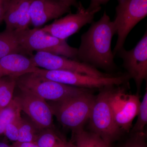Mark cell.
Returning <instances> with one entry per match:
<instances>
[{"instance_id":"obj_1","label":"cell","mask_w":147,"mask_h":147,"mask_svg":"<svg viewBox=\"0 0 147 147\" xmlns=\"http://www.w3.org/2000/svg\"><path fill=\"white\" fill-rule=\"evenodd\" d=\"M116 30L113 21L106 11L101 18L93 22L81 37L77 59L96 68L111 71L117 66L114 61L111 43Z\"/></svg>"},{"instance_id":"obj_2","label":"cell","mask_w":147,"mask_h":147,"mask_svg":"<svg viewBox=\"0 0 147 147\" xmlns=\"http://www.w3.org/2000/svg\"><path fill=\"white\" fill-rule=\"evenodd\" d=\"M115 86L104 87L96 96L89 120L92 132L108 145L118 140L122 131L117 125L110 105V97Z\"/></svg>"},{"instance_id":"obj_3","label":"cell","mask_w":147,"mask_h":147,"mask_svg":"<svg viewBox=\"0 0 147 147\" xmlns=\"http://www.w3.org/2000/svg\"><path fill=\"white\" fill-rule=\"evenodd\" d=\"M14 32L18 43L28 54L34 51L47 52L78 61V48L71 47L66 40L53 36L42 28H28Z\"/></svg>"},{"instance_id":"obj_4","label":"cell","mask_w":147,"mask_h":147,"mask_svg":"<svg viewBox=\"0 0 147 147\" xmlns=\"http://www.w3.org/2000/svg\"><path fill=\"white\" fill-rule=\"evenodd\" d=\"M16 85L20 90L31 92L44 100L59 102L92 90L71 86L46 79L32 72L16 79Z\"/></svg>"},{"instance_id":"obj_5","label":"cell","mask_w":147,"mask_h":147,"mask_svg":"<svg viewBox=\"0 0 147 147\" xmlns=\"http://www.w3.org/2000/svg\"><path fill=\"white\" fill-rule=\"evenodd\" d=\"M91 90L63 101L55 102L51 106L53 115L64 127L72 131L83 127L89 119L96 96Z\"/></svg>"},{"instance_id":"obj_6","label":"cell","mask_w":147,"mask_h":147,"mask_svg":"<svg viewBox=\"0 0 147 147\" xmlns=\"http://www.w3.org/2000/svg\"><path fill=\"white\" fill-rule=\"evenodd\" d=\"M35 72L52 81L71 86L91 90L100 89L105 87L125 85L130 79L127 73L97 77L72 71L48 70L40 68L38 69Z\"/></svg>"},{"instance_id":"obj_7","label":"cell","mask_w":147,"mask_h":147,"mask_svg":"<svg viewBox=\"0 0 147 147\" xmlns=\"http://www.w3.org/2000/svg\"><path fill=\"white\" fill-rule=\"evenodd\" d=\"M118 2L113 21L118 37L113 51L114 56L124 47L131 30L147 15V0H118Z\"/></svg>"},{"instance_id":"obj_8","label":"cell","mask_w":147,"mask_h":147,"mask_svg":"<svg viewBox=\"0 0 147 147\" xmlns=\"http://www.w3.org/2000/svg\"><path fill=\"white\" fill-rule=\"evenodd\" d=\"M114 87L110 94V102L114 118L121 130L128 133L139 112L141 102L139 94H128L123 88Z\"/></svg>"},{"instance_id":"obj_9","label":"cell","mask_w":147,"mask_h":147,"mask_svg":"<svg viewBox=\"0 0 147 147\" xmlns=\"http://www.w3.org/2000/svg\"><path fill=\"white\" fill-rule=\"evenodd\" d=\"M30 58L36 67L46 70L70 71L97 77L111 74L103 73L94 67L82 62L47 52H36Z\"/></svg>"},{"instance_id":"obj_10","label":"cell","mask_w":147,"mask_h":147,"mask_svg":"<svg viewBox=\"0 0 147 147\" xmlns=\"http://www.w3.org/2000/svg\"><path fill=\"white\" fill-rule=\"evenodd\" d=\"M77 7L76 13H69L57 19L52 24L43 27L42 30L53 36L66 40L86 25L92 24L95 15L101 9V7L94 9H85L81 3H79Z\"/></svg>"},{"instance_id":"obj_11","label":"cell","mask_w":147,"mask_h":147,"mask_svg":"<svg viewBox=\"0 0 147 147\" xmlns=\"http://www.w3.org/2000/svg\"><path fill=\"white\" fill-rule=\"evenodd\" d=\"M117 55L122 59L123 67L130 79L134 80L139 92L147 78V30L134 48L127 50L123 47Z\"/></svg>"},{"instance_id":"obj_12","label":"cell","mask_w":147,"mask_h":147,"mask_svg":"<svg viewBox=\"0 0 147 147\" xmlns=\"http://www.w3.org/2000/svg\"><path fill=\"white\" fill-rule=\"evenodd\" d=\"M21 90V94L13 98L21 111L40 130L53 128V110L46 100L28 91Z\"/></svg>"},{"instance_id":"obj_13","label":"cell","mask_w":147,"mask_h":147,"mask_svg":"<svg viewBox=\"0 0 147 147\" xmlns=\"http://www.w3.org/2000/svg\"><path fill=\"white\" fill-rule=\"evenodd\" d=\"M70 7L56 0H32L30 9L31 24L34 28H39L69 12Z\"/></svg>"},{"instance_id":"obj_14","label":"cell","mask_w":147,"mask_h":147,"mask_svg":"<svg viewBox=\"0 0 147 147\" xmlns=\"http://www.w3.org/2000/svg\"><path fill=\"white\" fill-rule=\"evenodd\" d=\"M32 0H9L3 21L6 30L18 32L31 24L30 6Z\"/></svg>"},{"instance_id":"obj_15","label":"cell","mask_w":147,"mask_h":147,"mask_svg":"<svg viewBox=\"0 0 147 147\" xmlns=\"http://www.w3.org/2000/svg\"><path fill=\"white\" fill-rule=\"evenodd\" d=\"M38 68L30 58L24 54H10L0 59V78L9 76L17 79L24 74L34 72Z\"/></svg>"},{"instance_id":"obj_16","label":"cell","mask_w":147,"mask_h":147,"mask_svg":"<svg viewBox=\"0 0 147 147\" xmlns=\"http://www.w3.org/2000/svg\"><path fill=\"white\" fill-rule=\"evenodd\" d=\"M71 142L74 147H113L92 131H85L83 127L72 131Z\"/></svg>"},{"instance_id":"obj_17","label":"cell","mask_w":147,"mask_h":147,"mask_svg":"<svg viewBox=\"0 0 147 147\" xmlns=\"http://www.w3.org/2000/svg\"><path fill=\"white\" fill-rule=\"evenodd\" d=\"M15 53L28 54L18 43L14 32H0V59Z\"/></svg>"},{"instance_id":"obj_18","label":"cell","mask_w":147,"mask_h":147,"mask_svg":"<svg viewBox=\"0 0 147 147\" xmlns=\"http://www.w3.org/2000/svg\"><path fill=\"white\" fill-rule=\"evenodd\" d=\"M67 142L53 128H48L40 130L35 142L39 147H55Z\"/></svg>"},{"instance_id":"obj_19","label":"cell","mask_w":147,"mask_h":147,"mask_svg":"<svg viewBox=\"0 0 147 147\" xmlns=\"http://www.w3.org/2000/svg\"><path fill=\"white\" fill-rule=\"evenodd\" d=\"M16 79L9 76L0 78V110L7 106L13 100Z\"/></svg>"},{"instance_id":"obj_20","label":"cell","mask_w":147,"mask_h":147,"mask_svg":"<svg viewBox=\"0 0 147 147\" xmlns=\"http://www.w3.org/2000/svg\"><path fill=\"white\" fill-rule=\"evenodd\" d=\"M40 131L32 122L22 118L17 142H35Z\"/></svg>"},{"instance_id":"obj_21","label":"cell","mask_w":147,"mask_h":147,"mask_svg":"<svg viewBox=\"0 0 147 147\" xmlns=\"http://www.w3.org/2000/svg\"><path fill=\"white\" fill-rule=\"evenodd\" d=\"M21 111L14 98L7 106L0 110V135L4 134L7 125Z\"/></svg>"},{"instance_id":"obj_22","label":"cell","mask_w":147,"mask_h":147,"mask_svg":"<svg viewBox=\"0 0 147 147\" xmlns=\"http://www.w3.org/2000/svg\"><path fill=\"white\" fill-rule=\"evenodd\" d=\"M137 122L131 129V132L144 131L147 123V91H146L143 100L140 102Z\"/></svg>"},{"instance_id":"obj_23","label":"cell","mask_w":147,"mask_h":147,"mask_svg":"<svg viewBox=\"0 0 147 147\" xmlns=\"http://www.w3.org/2000/svg\"><path fill=\"white\" fill-rule=\"evenodd\" d=\"M22 119L21 113H19L6 127L3 134L10 141L14 142L18 141L19 129Z\"/></svg>"},{"instance_id":"obj_24","label":"cell","mask_w":147,"mask_h":147,"mask_svg":"<svg viewBox=\"0 0 147 147\" xmlns=\"http://www.w3.org/2000/svg\"><path fill=\"white\" fill-rule=\"evenodd\" d=\"M119 147H147L146 134L144 131L131 132L129 137Z\"/></svg>"},{"instance_id":"obj_25","label":"cell","mask_w":147,"mask_h":147,"mask_svg":"<svg viewBox=\"0 0 147 147\" xmlns=\"http://www.w3.org/2000/svg\"><path fill=\"white\" fill-rule=\"evenodd\" d=\"M9 0H0V24L3 21Z\"/></svg>"},{"instance_id":"obj_26","label":"cell","mask_w":147,"mask_h":147,"mask_svg":"<svg viewBox=\"0 0 147 147\" xmlns=\"http://www.w3.org/2000/svg\"><path fill=\"white\" fill-rule=\"evenodd\" d=\"M110 0H90L88 9H94L100 7L101 5L104 4L108 2Z\"/></svg>"},{"instance_id":"obj_27","label":"cell","mask_w":147,"mask_h":147,"mask_svg":"<svg viewBox=\"0 0 147 147\" xmlns=\"http://www.w3.org/2000/svg\"><path fill=\"white\" fill-rule=\"evenodd\" d=\"M19 147H39L35 142H15Z\"/></svg>"},{"instance_id":"obj_28","label":"cell","mask_w":147,"mask_h":147,"mask_svg":"<svg viewBox=\"0 0 147 147\" xmlns=\"http://www.w3.org/2000/svg\"><path fill=\"white\" fill-rule=\"evenodd\" d=\"M56 1L64 3L70 7L71 5H76L77 6L78 5L76 3V0H56Z\"/></svg>"},{"instance_id":"obj_29","label":"cell","mask_w":147,"mask_h":147,"mask_svg":"<svg viewBox=\"0 0 147 147\" xmlns=\"http://www.w3.org/2000/svg\"><path fill=\"white\" fill-rule=\"evenodd\" d=\"M55 147H74L73 143L71 141L67 142L65 144Z\"/></svg>"},{"instance_id":"obj_30","label":"cell","mask_w":147,"mask_h":147,"mask_svg":"<svg viewBox=\"0 0 147 147\" xmlns=\"http://www.w3.org/2000/svg\"><path fill=\"white\" fill-rule=\"evenodd\" d=\"M0 147H11V146L5 142H0Z\"/></svg>"},{"instance_id":"obj_31","label":"cell","mask_w":147,"mask_h":147,"mask_svg":"<svg viewBox=\"0 0 147 147\" xmlns=\"http://www.w3.org/2000/svg\"><path fill=\"white\" fill-rule=\"evenodd\" d=\"M11 147H19L15 144V142L13 143V144L11 145Z\"/></svg>"}]
</instances>
